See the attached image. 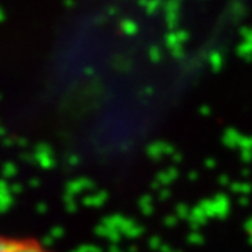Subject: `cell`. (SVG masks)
Returning <instances> with one entry per match:
<instances>
[{"label": "cell", "instance_id": "6da1fadb", "mask_svg": "<svg viewBox=\"0 0 252 252\" xmlns=\"http://www.w3.org/2000/svg\"><path fill=\"white\" fill-rule=\"evenodd\" d=\"M0 252H55L43 242L28 236H9L0 240Z\"/></svg>", "mask_w": 252, "mask_h": 252}]
</instances>
